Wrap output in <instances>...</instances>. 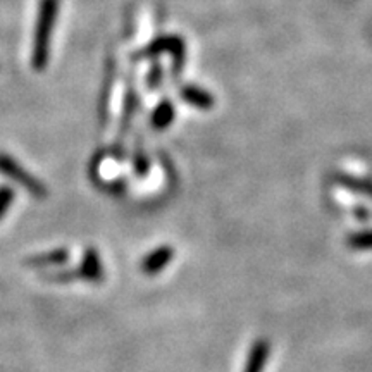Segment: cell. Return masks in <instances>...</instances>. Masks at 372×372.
Masks as SVG:
<instances>
[{"label": "cell", "instance_id": "2", "mask_svg": "<svg viewBox=\"0 0 372 372\" xmlns=\"http://www.w3.org/2000/svg\"><path fill=\"white\" fill-rule=\"evenodd\" d=\"M0 173L7 176V178H11L23 188H26L33 197L43 198L47 195L45 186H43L33 174H30L26 169H23L21 164L14 161L11 155L0 154Z\"/></svg>", "mask_w": 372, "mask_h": 372}, {"label": "cell", "instance_id": "6", "mask_svg": "<svg viewBox=\"0 0 372 372\" xmlns=\"http://www.w3.org/2000/svg\"><path fill=\"white\" fill-rule=\"evenodd\" d=\"M69 261V252L66 248H55L52 252H45V254L33 255L26 261L28 266L31 267H52V266H62Z\"/></svg>", "mask_w": 372, "mask_h": 372}, {"label": "cell", "instance_id": "10", "mask_svg": "<svg viewBox=\"0 0 372 372\" xmlns=\"http://www.w3.org/2000/svg\"><path fill=\"white\" fill-rule=\"evenodd\" d=\"M346 243L354 250H372V230L351 233L348 236Z\"/></svg>", "mask_w": 372, "mask_h": 372}, {"label": "cell", "instance_id": "3", "mask_svg": "<svg viewBox=\"0 0 372 372\" xmlns=\"http://www.w3.org/2000/svg\"><path fill=\"white\" fill-rule=\"evenodd\" d=\"M79 278H83L88 283H102L103 281V266L102 259L97 248L88 247L81 257V264H79Z\"/></svg>", "mask_w": 372, "mask_h": 372}, {"label": "cell", "instance_id": "9", "mask_svg": "<svg viewBox=\"0 0 372 372\" xmlns=\"http://www.w3.org/2000/svg\"><path fill=\"white\" fill-rule=\"evenodd\" d=\"M173 119H174L173 103H171L169 100H164V102L159 103V106L154 109V112H152L150 123L155 130H166V128L173 123Z\"/></svg>", "mask_w": 372, "mask_h": 372}, {"label": "cell", "instance_id": "7", "mask_svg": "<svg viewBox=\"0 0 372 372\" xmlns=\"http://www.w3.org/2000/svg\"><path fill=\"white\" fill-rule=\"evenodd\" d=\"M181 97L185 102L190 103V106L197 107V109H203V111H209L210 107H214V97L209 94V91L202 90V88L198 86H185L181 90Z\"/></svg>", "mask_w": 372, "mask_h": 372}, {"label": "cell", "instance_id": "8", "mask_svg": "<svg viewBox=\"0 0 372 372\" xmlns=\"http://www.w3.org/2000/svg\"><path fill=\"white\" fill-rule=\"evenodd\" d=\"M183 40L176 38V37H166V38H159L155 40L154 43L145 50L147 55H154V54H161V52H173L174 57L183 59Z\"/></svg>", "mask_w": 372, "mask_h": 372}, {"label": "cell", "instance_id": "11", "mask_svg": "<svg viewBox=\"0 0 372 372\" xmlns=\"http://www.w3.org/2000/svg\"><path fill=\"white\" fill-rule=\"evenodd\" d=\"M14 198H16V193L13 188L7 185L0 186V219L7 214V210H9L11 203L14 202Z\"/></svg>", "mask_w": 372, "mask_h": 372}, {"label": "cell", "instance_id": "1", "mask_svg": "<svg viewBox=\"0 0 372 372\" xmlns=\"http://www.w3.org/2000/svg\"><path fill=\"white\" fill-rule=\"evenodd\" d=\"M57 13L59 0H40L38 19L33 37V55H31V64L37 71L45 69L47 62H49L52 28L55 25Z\"/></svg>", "mask_w": 372, "mask_h": 372}, {"label": "cell", "instance_id": "12", "mask_svg": "<svg viewBox=\"0 0 372 372\" xmlns=\"http://www.w3.org/2000/svg\"><path fill=\"white\" fill-rule=\"evenodd\" d=\"M159 76H161V69H159V66H155L154 67V76H152V79H150V83L149 85L150 86H157L159 85Z\"/></svg>", "mask_w": 372, "mask_h": 372}, {"label": "cell", "instance_id": "4", "mask_svg": "<svg viewBox=\"0 0 372 372\" xmlns=\"http://www.w3.org/2000/svg\"><path fill=\"white\" fill-rule=\"evenodd\" d=\"M174 257V248L171 245H162L159 248H155L154 252H150L142 262V271L145 274L154 276L159 274L162 269H166L169 266L171 261Z\"/></svg>", "mask_w": 372, "mask_h": 372}, {"label": "cell", "instance_id": "5", "mask_svg": "<svg viewBox=\"0 0 372 372\" xmlns=\"http://www.w3.org/2000/svg\"><path fill=\"white\" fill-rule=\"evenodd\" d=\"M271 354V343L267 339H257L248 351L243 372H264Z\"/></svg>", "mask_w": 372, "mask_h": 372}]
</instances>
